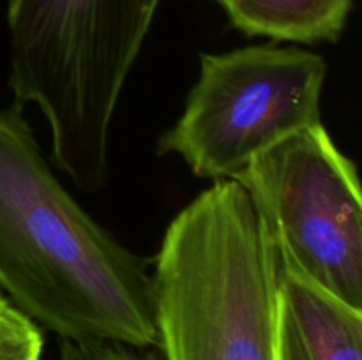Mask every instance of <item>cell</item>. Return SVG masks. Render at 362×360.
<instances>
[{
	"mask_svg": "<svg viewBox=\"0 0 362 360\" xmlns=\"http://www.w3.org/2000/svg\"><path fill=\"white\" fill-rule=\"evenodd\" d=\"M253 198L281 270L362 314V184L322 124L255 159Z\"/></svg>",
	"mask_w": 362,
	"mask_h": 360,
	"instance_id": "obj_5",
	"label": "cell"
},
{
	"mask_svg": "<svg viewBox=\"0 0 362 360\" xmlns=\"http://www.w3.org/2000/svg\"><path fill=\"white\" fill-rule=\"evenodd\" d=\"M161 0H7L9 88L34 104L78 189L108 176L113 115Z\"/></svg>",
	"mask_w": 362,
	"mask_h": 360,
	"instance_id": "obj_3",
	"label": "cell"
},
{
	"mask_svg": "<svg viewBox=\"0 0 362 360\" xmlns=\"http://www.w3.org/2000/svg\"><path fill=\"white\" fill-rule=\"evenodd\" d=\"M246 35L274 42H332L345 30L352 0H214Z\"/></svg>",
	"mask_w": 362,
	"mask_h": 360,
	"instance_id": "obj_7",
	"label": "cell"
},
{
	"mask_svg": "<svg viewBox=\"0 0 362 360\" xmlns=\"http://www.w3.org/2000/svg\"><path fill=\"white\" fill-rule=\"evenodd\" d=\"M42 332L0 293V360H41Z\"/></svg>",
	"mask_w": 362,
	"mask_h": 360,
	"instance_id": "obj_8",
	"label": "cell"
},
{
	"mask_svg": "<svg viewBox=\"0 0 362 360\" xmlns=\"http://www.w3.org/2000/svg\"><path fill=\"white\" fill-rule=\"evenodd\" d=\"M140 348L120 344L113 341H71L62 339L60 342V360H156L154 355L136 352Z\"/></svg>",
	"mask_w": 362,
	"mask_h": 360,
	"instance_id": "obj_9",
	"label": "cell"
},
{
	"mask_svg": "<svg viewBox=\"0 0 362 360\" xmlns=\"http://www.w3.org/2000/svg\"><path fill=\"white\" fill-rule=\"evenodd\" d=\"M0 293L60 339L158 346L147 261L60 184L16 102L0 108Z\"/></svg>",
	"mask_w": 362,
	"mask_h": 360,
	"instance_id": "obj_1",
	"label": "cell"
},
{
	"mask_svg": "<svg viewBox=\"0 0 362 360\" xmlns=\"http://www.w3.org/2000/svg\"><path fill=\"white\" fill-rule=\"evenodd\" d=\"M279 360H362V314L281 270Z\"/></svg>",
	"mask_w": 362,
	"mask_h": 360,
	"instance_id": "obj_6",
	"label": "cell"
},
{
	"mask_svg": "<svg viewBox=\"0 0 362 360\" xmlns=\"http://www.w3.org/2000/svg\"><path fill=\"white\" fill-rule=\"evenodd\" d=\"M327 66L296 46L253 44L202 53L184 113L159 140L200 179L235 180L293 134L322 124Z\"/></svg>",
	"mask_w": 362,
	"mask_h": 360,
	"instance_id": "obj_4",
	"label": "cell"
},
{
	"mask_svg": "<svg viewBox=\"0 0 362 360\" xmlns=\"http://www.w3.org/2000/svg\"><path fill=\"white\" fill-rule=\"evenodd\" d=\"M152 277L165 360H279L281 267L239 180L212 182L173 217Z\"/></svg>",
	"mask_w": 362,
	"mask_h": 360,
	"instance_id": "obj_2",
	"label": "cell"
}]
</instances>
